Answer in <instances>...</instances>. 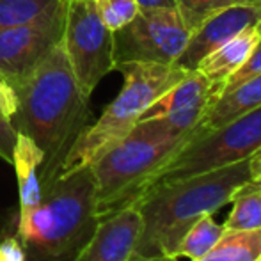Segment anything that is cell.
I'll return each mask as SVG.
<instances>
[{
    "label": "cell",
    "mask_w": 261,
    "mask_h": 261,
    "mask_svg": "<svg viewBox=\"0 0 261 261\" xmlns=\"http://www.w3.org/2000/svg\"><path fill=\"white\" fill-rule=\"evenodd\" d=\"M190 32L178 11L139 9L135 18L114 32L116 64L128 61L174 64L183 54Z\"/></svg>",
    "instance_id": "8"
},
{
    "label": "cell",
    "mask_w": 261,
    "mask_h": 261,
    "mask_svg": "<svg viewBox=\"0 0 261 261\" xmlns=\"http://www.w3.org/2000/svg\"><path fill=\"white\" fill-rule=\"evenodd\" d=\"M14 103H16L14 94L0 89V160L9 165L13 162V149L18 135L13 124Z\"/></svg>",
    "instance_id": "21"
},
{
    "label": "cell",
    "mask_w": 261,
    "mask_h": 261,
    "mask_svg": "<svg viewBox=\"0 0 261 261\" xmlns=\"http://www.w3.org/2000/svg\"><path fill=\"white\" fill-rule=\"evenodd\" d=\"M190 137L192 134H179L162 117H149L101 153L89 165L101 219L132 206Z\"/></svg>",
    "instance_id": "4"
},
{
    "label": "cell",
    "mask_w": 261,
    "mask_h": 261,
    "mask_svg": "<svg viewBox=\"0 0 261 261\" xmlns=\"http://www.w3.org/2000/svg\"><path fill=\"white\" fill-rule=\"evenodd\" d=\"M261 151V107L231 123L192 135L156 174L155 181L187 178L249 160ZM151 183V185H153Z\"/></svg>",
    "instance_id": "6"
},
{
    "label": "cell",
    "mask_w": 261,
    "mask_h": 261,
    "mask_svg": "<svg viewBox=\"0 0 261 261\" xmlns=\"http://www.w3.org/2000/svg\"><path fill=\"white\" fill-rule=\"evenodd\" d=\"M116 69L123 73V87L119 94L105 107L103 114L94 123L87 124L80 134L64 158L61 174L89 167L101 153L121 141L142 119L162 94L189 73L176 62L162 64L128 61L116 64Z\"/></svg>",
    "instance_id": "5"
},
{
    "label": "cell",
    "mask_w": 261,
    "mask_h": 261,
    "mask_svg": "<svg viewBox=\"0 0 261 261\" xmlns=\"http://www.w3.org/2000/svg\"><path fill=\"white\" fill-rule=\"evenodd\" d=\"M244 2H249V0H174V7L181 16L187 31L194 32L213 13Z\"/></svg>",
    "instance_id": "20"
},
{
    "label": "cell",
    "mask_w": 261,
    "mask_h": 261,
    "mask_svg": "<svg viewBox=\"0 0 261 261\" xmlns=\"http://www.w3.org/2000/svg\"><path fill=\"white\" fill-rule=\"evenodd\" d=\"M151 261H179V258H158V259H151Z\"/></svg>",
    "instance_id": "27"
},
{
    "label": "cell",
    "mask_w": 261,
    "mask_h": 261,
    "mask_svg": "<svg viewBox=\"0 0 261 261\" xmlns=\"http://www.w3.org/2000/svg\"><path fill=\"white\" fill-rule=\"evenodd\" d=\"M258 41H259V29L258 27L247 29V31L234 36L233 39H229L227 43H224L217 50H213L212 54H208L197 64L196 69L201 75L206 76L220 93L227 80L245 64V61L252 54V50L258 45Z\"/></svg>",
    "instance_id": "14"
},
{
    "label": "cell",
    "mask_w": 261,
    "mask_h": 261,
    "mask_svg": "<svg viewBox=\"0 0 261 261\" xmlns=\"http://www.w3.org/2000/svg\"><path fill=\"white\" fill-rule=\"evenodd\" d=\"M43 164V151L38 148L31 137L23 134L16 135V144L13 149V162L20 192V206L16 220H23L36 210L41 201V183H39V169Z\"/></svg>",
    "instance_id": "15"
},
{
    "label": "cell",
    "mask_w": 261,
    "mask_h": 261,
    "mask_svg": "<svg viewBox=\"0 0 261 261\" xmlns=\"http://www.w3.org/2000/svg\"><path fill=\"white\" fill-rule=\"evenodd\" d=\"M66 4L29 23L0 31V89L14 91L62 41Z\"/></svg>",
    "instance_id": "9"
},
{
    "label": "cell",
    "mask_w": 261,
    "mask_h": 261,
    "mask_svg": "<svg viewBox=\"0 0 261 261\" xmlns=\"http://www.w3.org/2000/svg\"><path fill=\"white\" fill-rule=\"evenodd\" d=\"M199 261H261V227L245 231L226 229L215 247Z\"/></svg>",
    "instance_id": "16"
},
{
    "label": "cell",
    "mask_w": 261,
    "mask_h": 261,
    "mask_svg": "<svg viewBox=\"0 0 261 261\" xmlns=\"http://www.w3.org/2000/svg\"><path fill=\"white\" fill-rule=\"evenodd\" d=\"M14 128L43 151V192L61 174L66 155L89 124V98L76 82L62 41L14 91Z\"/></svg>",
    "instance_id": "1"
},
{
    "label": "cell",
    "mask_w": 261,
    "mask_h": 261,
    "mask_svg": "<svg viewBox=\"0 0 261 261\" xmlns=\"http://www.w3.org/2000/svg\"><path fill=\"white\" fill-rule=\"evenodd\" d=\"M231 212L224 227L229 231L259 229L261 227V190L249 179L234 190Z\"/></svg>",
    "instance_id": "17"
},
{
    "label": "cell",
    "mask_w": 261,
    "mask_h": 261,
    "mask_svg": "<svg viewBox=\"0 0 261 261\" xmlns=\"http://www.w3.org/2000/svg\"><path fill=\"white\" fill-rule=\"evenodd\" d=\"M137 6L139 9H172L174 0H137Z\"/></svg>",
    "instance_id": "25"
},
{
    "label": "cell",
    "mask_w": 261,
    "mask_h": 261,
    "mask_svg": "<svg viewBox=\"0 0 261 261\" xmlns=\"http://www.w3.org/2000/svg\"><path fill=\"white\" fill-rule=\"evenodd\" d=\"M226 233L224 224L213 220V215L201 217L197 222H194L181 238L178 249H176V258H189L190 261H199L208 254L217 242Z\"/></svg>",
    "instance_id": "18"
},
{
    "label": "cell",
    "mask_w": 261,
    "mask_h": 261,
    "mask_svg": "<svg viewBox=\"0 0 261 261\" xmlns=\"http://www.w3.org/2000/svg\"><path fill=\"white\" fill-rule=\"evenodd\" d=\"M101 217L91 167L62 172L43 190L34 212L16 220L25 261H73L93 238Z\"/></svg>",
    "instance_id": "3"
},
{
    "label": "cell",
    "mask_w": 261,
    "mask_h": 261,
    "mask_svg": "<svg viewBox=\"0 0 261 261\" xmlns=\"http://www.w3.org/2000/svg\"><path fill=\"white\" fill-rule=\"evenodd\" d=\"M261 23V6L252 2L234 4L208 16L194 32H190L187 46L176 64L192 71L201 61L247 29Z\"/></svg>",
    "instance_id": "11"
},
{
    "label": "cell",
    "mask_w": 261,
    "mask_h": 261,
    "mask_svg": "<svg viewBox=\"0 0 261 261\" xmlns=\"http://www.w3.org/2000/svg\"><path fill=\"white\" fill-rule=\"evenodd\" d=\"M0 261H25V249L16 234L6 237L0 242Z\"/></svg>",
    "instance_id": "24"
},
{
    "label": "cell",
    "mask_w": 261,
    "mask_h": 261,
    "mask_svg": "<svg viewBox=\"0 0 261 261\" xmlns=\"http://www.w3.org/2000/svg\"><path fill=\"white\" fill-rule=\"evenodd\" d=\"M258 107H261V75L238 84L233 89L222 91L206 109L203 119L192 132V135L217 130Z\"/></svg>",
    "instance_id": "13"
},
{
    "label": "cell",
    "mask_w": 261,
    "mask_h": 261,
    "mask_svg": "<svg viewBox=\"0 0 261 261\" xmlns=\"http://www.w3.org/2000/svg\"><path fill=\"white\" fill-rule=\"evenodd\" d=\"M251 181L261 190V151L251 156Z\"/></svg>",
    "instance_id": "26"
},
{
    "label": "cell",
    "mask_w": 261,
    "mask_h": 261,
    "mask_svg": "<svg viewBox=\"0 0 261 261\" xmlns=\"http://www.w3.org/2000/svg\"><path fill=\"white\" fill-rule=\"evenodd\" d=\"M219 94V89L206 76L201 75L197 69H192L167 93L162 94L142 119L162 117L179 134H192Z\"/></svg>",
    "instance_id": "10"
},
{
    "label": "cell",
    "mask_w": 261,
    "mask_h": 261,
    "mask_svg": "<svg viewBox=\"0 0 261 261\" xmlns=\"http://www.w3.org/2000/svg\"><path fill=\"white\" fill-rule=\"evenodd\" d=\"M251 179V158L187 178L156 181L135 201L141 231L130 261L176 258L194 222L231 203L234 190Z\"/></svg>",
    "instance_id": "2"
},
{
    "label": "cell",
    "mask_w": 261,
    "mask_h": 261,
    "mask_svg": "<svg viewBox=\"0 0 261 261\" xmlns=\"http://www.w3.org/2000/svg\"><path fill=\"white\" fill-rule=\"evenodd\" d=\"M249 2H252V4H258V6H261V0H249Z\"/></svg>",
    "instance_id": "28"
},
{
    "label": "cell",
    "mask_w": 261,
    "mask_h": 261,
    "mask_svg": "<svg viewBox=\"0 0 261 261\" xmlns=\"http://www.w3.org/2000/svg\"><path fill=\"white\" fill-rule=\"evenodd\" d=\"M258 29H259L258 45L254 46V50H252V54L249 55V59L245 61V64L242 66V68L238 69V71L234 73L229 80H227L226 86L222 87V91L233 89V87H237L238 84L245 82V80L252 79V76H256V75H261V23L258 25ZM222 91H220V93H222Z\"/></svg>",
    "instance_id": "23"
},
{
    "label": "cell",
    "mask_w": 261,
    "mask_h": 261,
    "mask_svg": "<svg viewBox=\"0 0 261 261\" xmlns=\"http://www.w3.org/2000/svg\"><path fill=\"white\" fill-rule=\"evenodd\" d=\"M62 4L66 0H0V31L38 20Z\"/></svg>",
    "instance_id": "19"
},
{
    "label": "cell",
    "mask_w": 261,
    "mask_h": 261,
    "mask_svg": "<svg viewBox=\"0 0 261 261\" xmlns=\"http://www.w3.org/2000/svg\"><path fill=\"white\" fill-rule=\"evenodd\" d=\"M62 46L87 98L116 69L114 32L103 23L94 0H68Z\"/></svg>",
    "instance_id": "7"
},
{
    "label": "cell",
    "mask_w": 261,
    "mask_h": 261,
    "mask_svg": "<svg viewBox=\"0 0 261 261\" xmlns=\"http://www.w3.org/2000/svg\"><path fill=\"white\" fill-rule=\"evenodd\" d=\"M101 20L112 32L130 23L139 13L137 0H94Z\"/></svg>",
    "instance_id": "22"
},
{
    "label": "cell",
    "mask_w": 261,
    "mask_h": 261,
    "mask_svg": "<svg viewBox=\"0 0 261 261\" xmlns=\"http://www.w3.org/2000/svg\"><path fill=\"white\" fill-rule=\"evenodd\" d=\"M141 231V217L135 206L103 217L93 238L73 261H130Z\"/></svg>",
    "instance_id": "12"
}]
</instances>
